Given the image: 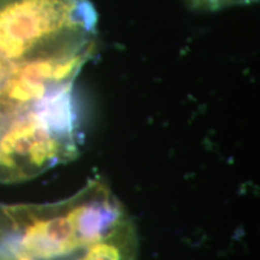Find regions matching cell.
I'll list each match as a JSON object with an SVG mask.
<instances>
[{"mask_svg": "<svg viewBox=\"0 0 260 260\" xmlns=\"http://www.w3.org/2000/svg\"><path fill=\"white\" fill-rule=\"evenodd\" d=\"M96 24L90 0H0V183L79 155L73 90Z\"/></svg>", "mask_w": 260, "mask_h": 260, "instance_id": "6da1fadb", "label": "cell"}, {"mask_svg": "<svg viewBox=\"0 0 260 260\" xmlns=\"http://www.w3.org/2000/svg\"><path fill=\"white\" fill-rule=\"evenodd\" d=\"M128 216L102 178L54 203H0V260H90L93 246Z\"/></svg>", "mask_w": 260, "mask_h": 260, "instance_id": "7a4b0ae2", "label": "cell"}, {"mask_svg": "<svg viewBox=\"0 0 260 260\" xmlns=\"http://www.w3.org/2000/svg\"><path fill=\"white\" fill-rule=\"evenodd\" d=\"M188 8L199 12H216L233 6L248 5L258 0H184Z\"/></svg>", "mask_w": 260, "mask_h": 260, "instance_id": "3957f363", "label": "cell"}]
</instances>
